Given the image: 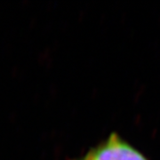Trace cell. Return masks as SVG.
<instances>
[{
  "instance_id": "cell-1",
  "label": "cell",
  "mask_w": 160,
  "mask_h": 160,
  "mask_svg": "<svg viewBox=\"0 0 160 160\" xmlns=\"http://www.w3.org/2000/svg\"><path fill=\"white\" fill-rule=\"evenodd\" d=\"M78 160H149L144 155L112 132L104 142L88 151Z\"/></svg>"
}]
</instances>
